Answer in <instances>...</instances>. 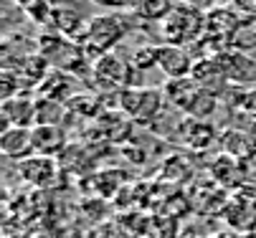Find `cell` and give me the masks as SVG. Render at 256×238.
<instances>
[{
	"mask_svg": "<svg viewBox=\"0 0 256 238\" xmlns=\"http://www.w3.org/2000/svg\"><path fill=\"white\" fill-rule=\"evenodd\" d=\"M127 25L122 23V18H117L114 13H102V15H92L89 23L84 25L82 33V43L89 53H96L99 58L112 53V48L124 38Z\"/></svg>",
	"mask_w": 256,
	"mask_h": 238,
	"instance_id": "obj_1",
	"label": "cell"
},
{
	"mask_svg": "<svg viewBox=\"0 0 256 238\" xmlns=\"http://www.w3.org/2000/svg\"><path fill=\"white\" fill-rule=\"evenodd\" d=\"M162 25V36L168 38V43L180 46L193 41L200 28H203V13L193 5H172V10L168 13V18L160 23Z\"/></svg>",
	"mask_w": 256,
	"mask_h": 238,
	"instance_id": "obj_2",
	"label": "cell"
},
{
	"mask_svg": "<svg viewBox=\"0 0 256 238\" xmlns=\"http://www.w3.org/2000/svg\"><path fill=\"white\" fill-rule=\"evenodd\" d=\"M48 18L56 20L54 28L66 33V36L84 33V25L89 23V18H84L82 3H76V0H51L48 3Z\"/></svg>",
	"mask_w": 256,
	"mask_h": 238,
	"instance_id": "obj_3",
	"label": "cell"
},
{
	"mask_svg": "<svg viewBox=\"0 0 256 238\" xmlns=\"http://www.w3.org/2000/svg\"><path fill=\"white\" fill-rule=\"evenodd\" d=\"M122 104L124 109L142 122H150L162 104V94L158 89H140V86H130L122 91Z\"/></svg>",
	"mask_w": 256,
	"mask_h": 238,
	"instance_id": "obj_4",
	"label": "cell"
},
{
	"mask_svg": "<svg viewBox=\"0 0 256 238\" xmlns=\"http://www.w3.org/2000/svg\"><path fill=\"white\" fill-rule=\"evenodd\" d=\"M158 66L168 74L170 81H178V79H188V76H190V71H193V58H190V53L182 48V46L165 43V46H160Z\"/></svg>",
	"mask_w": 256,
	"mask_h": 238,
	"instance_id": "obj_5",
	"label": "cell"
},
{
	"mask_svg": "<svg viewBox=\"0 0 256 238\" xmlns=\"http://www.w3.org/2000/svg\"><path fill=\"white\" fill-rule=\"evenodd\" d=\"M18 175L30 185H48L56 178V162H54V157L30 155L18 162Z\"/></svg>",
	"mask_w": 256,
	"mask_h": 238,
	"instance_id": "obj_6",
	"label": "cell"
},
{
	"mask_svg": "<svg viewBox=\"0 0 256 238\" xmlns=\"http://www.w3.org/2000/svg\"><path fill=\"white\" fill-rule=\"evenodd\" d=\"M0 150L10 160H26L33 155V134L28 127H6L0 137Z\"/></svg>",
	"mask_w": 256,
	"mask_h": 238,
	"instance_id": "obj_7",
	"label": "cell"
},
{
	"mask_svg": "<svg viewBox=\"0 0 256 238\" xmlns=\"http://www.w3.org/2000/svg\"><path fill=\"white\" fill-rule=\"evenodd\" d=\"M130 15L140 18V20H148V23H155V20H165L168 13L172 10V3L170 0H122L120 3Z\"/></svg>",
	"mask_w": 256,
	"mask_h": 238,
	"instance_id": "obj_8",
	"label": "cell"
},
{
	"mask_svg": "<svg viewBox=\"0 0 256 238\" xmlns=\"http://www.w3.org/2000/svg\"><path fill=\"white\" fill-rule=\"evenodd\" d=\"M33 134V152L44 155V157H54L56 150L64 147V132L56 124H36L30 127Z\"/></svg>",
	"mask_w": 256,
	"mask_h": 238,
	"instance_id": "obj_9",
	"label": "cell"
},
{
	"mask_svg": "<svg viewBox=\"0 0 256 238\" xmlns=\"http://www.w3.org/2000/svg\"><path fill=\"white\" fill-rule=\"evenodd\" d=\"M3 117L8 122V127H28L36 124V104L26 96H8L3 104ZM30 129V127H28Z\"/></svg>",
	"mask_w": 256,
	"mask_h": 238,
	"instance_id": "obj_10",
	"label": "cell"
},
{
	"mask_svg": "<svg viewBox=\"0 0 256 238\" xmlns=\"http://www.w3.org/2000/svg\"><path fill=\"white\" fill-rule=\"evenodd\" d=\"M96 76L114 86H124V84H130V63L117 58L114 53H106L96 61Z\"/></svg>",
	"mask_w": 256,
	"mask_h": 238,
	"instance_id": "obj_11",
	"label": "cell"
},
{
	"mask_svg": "<svg viewBox=\"0 0 256 238\" xmlns=\"http://www.w3.org/2000/svg\"><path fill=\"white\" fill-rule=\"evenodd\" d=\"M158 58H160V46L144 43L140 51H134L132 63L137 66V69H152V66H158Z\"/></svg>",
	"mask_w": 256,
	"mask_h": 238,
	"instance_id": "obj_12",
	"label": "cell"
}]
</instances>
